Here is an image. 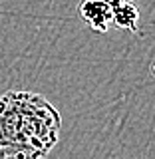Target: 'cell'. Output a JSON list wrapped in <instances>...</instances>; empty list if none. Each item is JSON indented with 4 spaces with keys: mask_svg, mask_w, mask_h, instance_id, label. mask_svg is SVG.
<instances>
[{
    "mask_svg": "<svg viewBox=\"0 0 155 159\" xmlns=\"http://www.w3.org/2000/svg\"><path fill=\"white\" fill-rule=\"evenodd\" d=\"M58 109L34 92H6L0 98V145L10 159H42L60 139Z\"/></svg>",
    "mask_w": 155,
    "mask_h": 159,
    "instance_id": "1",
    "label": "cell"
},
{
    "mask_svg": "<svg viewBox=\"0 0 155 159\" xmlns=\"http://www.w3.org/2000/svg\"><path fill=\"white\" fill-rule=\"evenodd\" d=\"M80 18L93 32H107L112 26V8L103 0H82L80 2Z\"/></svg>",
    "mask_w": 155,
    "mask_h": 159,
    "instance_id": "2",
    "label": "cell"
},
{
    "mask_svg": "<svg viewBox=\"0 0 155 159\" xmlns=\"http://www.w3.org/2000/svg\"><path fill=\"white\" fill-rule=\"evenodd\" d=\"M112 24L127 32H137L139 28V8L131 0H125L112 10Z\"/></svg>",
    "mask_w": 155,
    "mask_h": 159,
    "instance_id": "3",
    "label": "cell"
},
{
    "mask_svg": "<svg viewBox=\"0 0 155 159\" xmlns=\"http://www.w3.org/2000/svg\"><path fill=\"white\" fill-rule=\"evenodd\" d=\"M103 2H106L107 6H109V8L113 10L116 6H119V4H123V2H125V0H103Z\"/></svg>",
    "mask_w": 155,
    "mask_h": 159,
    "instance_id": "4",
    "label": "cell"
},
{
    "mask_svg": "<svg viewBox=\"0 0 155 159\" xmlns=\"http://www.w3.org/2000/svg\"><path fill=\"white\" fill-rule=\"evenodd\" d=\"M0 159H10V157H8V153L4 151V147H2V145H0Z\"/></svg>",
    "mask_w": 155,
    "mask_h": 159,
    "instance_id": "5",
    "label": "cell"
}]
</instances>
